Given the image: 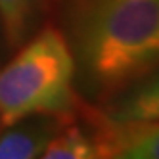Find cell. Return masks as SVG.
Listing matches in <instances>:
<instances>
[{
	"instance_id": "obj_2",
	"label": "cell",
	"mask_w": 159,
	"mask_h": 159,
	"mask_svg": "<svg viewBox=\"0 0 159 159\" xmlns=\"http://www.w3.org/2000/svg\"><path fill=\"white\" fill-rule=\"evenodd\" d=\"M75 58L56 29L39 33L0 69V125L35 115H67L75 104Z\"/></svg>"
},
{
	"instance_id": "obj_3",
	"label": "cell",
	"mask_w": 159,
	"mask_h": 159,
	"mask_svg": "<svg viewBox=\"0 0 159 159\" xmlns=\"http://www.w3.org/2000/svg\"><path fill=\"white\" fill-rule=\"evenodd\" d=\"M94 142L98 157L159 159V121L115 123L104 117Z\"/></svg>"
},
{
	"instance_id": "obj_6",
	"label": "cell",
	"mask_w": 159,
	"mask_h": 159,
	"mask_svg": "<svg viewBox=\"0 0 159 159\" xmlns=\"http://www.w3.org/2000/svg\"><path fill=\"white\" fill-rule=\"evenodd\" d=\"M40 0H0V21L10 46H19L35 23Z\"/></svg>"
},
{
	"instance_id": "obj_4",
	"label": "cell",
	"mask_w": 159,
	"mask_h": 159,
	"mask_svg": "<svg viewBox=\"0 0 159 159\" xmlns=\"http://www.w3.org/2000/svg\"><path fill=\"white\" fill-rule=\"evenodd\" d=\"M106 111V119L115 123H155L159 121V69L119 90Z\"/></svg>"
},
{
	"instance_id": "obj_7",
	"label": "cell",
	"mask_w": 159,
	"mask_h": 159,
	"mask_svg": "<svg viewBox=\"0 0 159 159\" xmlns=\"http://www.w3.org/2000/svg\"><path fill=\"white\" fill-rule=\"evenodd\" d=\"M40 157L46 159H92L98 157V148L94 138L79 127L58 130L46 144Z\"/></svg>"
},
{
	"instance_id": "obj_5",
	"label": "cell",
	"mask_w": 159,
	"mask_h": 159,
	"mask_svg": "<svg viewBox=\"0 0 159 159\" xmlns=\"http://www.w3.org/2000/svg\"><path fill=\"white\" fill-rule=\"evenodd\" d=\"M60 117L35 115L8 125L0 134V159L40 157L50 138L60 130Z\"/></svg>"
},
{
	"instance_id": "obj_1",
	"label": "cell",
	"mask_w": 159,
	"mask_h": 159,
	"mask_svg": "<svg viewBox=\"0 0 159 159\" xmlns=\"http://www.w3.org/2000/svg\"><path fill=\"white\" fill-rule=\"evenodd\" d=\"M71 33L94 94L113 96L159 69V0H73Z\"/></svg>"
}]
</instances>
